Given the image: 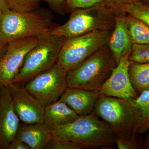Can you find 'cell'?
<instances>
[{
  "mask_svg": "<svg viewBox=\"0 0 149 149\" xmlns=\"http://www.w3.org/2000/svg\"><path fill=\"white\" fill-rule=\"evenodd\" d=\"M94 112L109 126L118 138H137L142 120L140 108L133 99H122L101 95Z\"/></svg>",
  "mask_w": 149,
  "mask_h": 149,
  "instance_id": "cell-1",
  "label": "cell"
},
{
  "mask_svg": "<svg viewBox=\"0 0 149 149\" xmlns=\"http://www.w3.org/2000/svg\"><path fill=\"white\" fill-rule=\"evenodd\" d=\"M53 139L72 141L85 148L110 147L117 139L111 128L93 111L80 116L67 125L58 126L52 130Z\"/></svg>",
  "mask_w": 149,
  "mask_h": 149,
  "instance_id": "cell-2",
  "label": "cell"
},
{
  "mask_svg": "<svg viewBox=\"0 0 149 149\" xmlns=\"http://www.w3.org/2000/svg\"><path fill=\"white\" fill-rule=\"evenodd\" d=\"M69 19L61 25H55L52 34L66 40L94 32L112 31L116 18L120 11L116 10L102 3L71 12Z\"/></svg>",
  "mask_w": 149,
  "mask_h": 149,
  "instance_id": "cell-3",
  "label": "cell"
},
{
  "mask_svg": "<svg viewBox=\"0 0 149 149\" xmlns=\"http://www.w3.org/2000/svg\"><path fill=\"white\" fill-rule=\"evenodd\" d=\"M117 65L107 45L67 72L68 88L98 91Z\"/></svg>",
  "mask_w": 149,
  "mask_h": 149,
  "instance_id": "cell-4",
  "label": "cell"
},
{
  "mask_svg": "<svg viewBox=\"0 0 149 149\" xmlns=\"http://www.w3.org/2000/svg\"><path fill=\"white\" fill-rule=\"evenodd\" d=\"M53 18L51 12L44 8L29 12H3L0 39L8 43L26 37H37L52 28Z\"/></svg>",
  "mask_w": 149,
  "mask_h": 149,
  "instance_id": "cell-5",
  "label": "cell"
},
{
  "mask_svg": "<svg viewBox=\"0 0 149 149\" xmlns=\"http://www.w3.org/2000/svg\"><path fill=\"white\" fill-rule=\"evenodd\" d=\"M36 45L27 54L13 83H25L35 75L56 63L66 39L52 34L50 30L37 37Z\"/></svg>",
  "mask_w": 149,
  "mask_h": 149,
  "instance_id": "cell-6",
  "label": "cell"
},
{
  "mask_svg": "<svg viewBox=\"0 0 149 149\" xmlns=\"http://www.w3.org/2000/svg\"><path fill=\"white\" fill-rule=\"evenodd\" d=\"M112 31L94 32L65 40L56 63L68 72L100 49L108 45Z\"/></svg>",
  "mask_w": 149,
  "mask_h": 149,
  "instance_id": "cell-7",
  "label": "cell"
},
{
  "mask_svg": "<svg viewBox=\"0 0 149 149\" xmlns=\"http://www.w3.org/2000/svg\"><path fill=\"white\" fill-rule=\"evenodd\" d=\"M67 72L56 63L25 83L24 87L45 107L59 100L68 88Z\"/></svg>",
  "mask_w": 149,
  "mask_h": 149,
  "instance_id": "cell-8",
  "label": "cell"
},
{
  "mask_svg": "<svg viewBox=\"0 0 149 149\" xmlns=\"http://www.w3.org/2000/svg\"><path fill=\"white\" fill-rule=\"evenodd\" d=\"M37 37H26L8 42L7 49L0 61V88L13 82L25 57L37 42Z\"/></svg>",
  "mask_w": 149,
  "mask_h": 149,
  "instance_id": "cell-9",
  "label": "cell"
},
{
  "mask_svg": "<svg viewBox=\"0 0 149 149\" xmlns=\"http://www.w3.org/2000/svg\"><path fill=\"white\" fill-rule=\"evenodd\" d=\"M7 87L14 109L22 123H44L45 107L42 104L19 83H12Z\"/></svg>",
  "mask_w": 149,
  "mask_h": 149,
  "instance_id": "cell-10",
  "label": "cell"
},
{
  "mask_svg": "<svg viewBox=\"0 0 149 149\" xmlns=\"http://www.w3.org/2000/svg\"><path fill=\"white\" fill-rule=\"evenodd\" d=\"M129 56L120 60L111 74L99 89L101 95L122 99H136L138 95L133 88L128 73Z\"/></svg>",
  "mask_w": 149,
  "mask_h": 149,
  "instance_id": "cell-11",
  "label": "cell"
},
{
  "mask_svg": "<svg viewBox=\"0 0 149 149\" xmlns=\"http://www.w3.org/2000/svg\"><path fill=\"white\" fill-rule=\"evenodd\" d=\"M20 120L13 106L8 88H0V149H8L15 136Z\"/></svg>",
  "mask_w": 149,
  "mask_h": 149,
  "instance_id": "cell-12",
  "label": "cell"
},
{
  "mask_svg": "<svg viewBox=\"0 0 149 149\" xmlns=\"http://www.w3.org/2000/svg\"><path fill=\"white\" fill-rule=\"evenodd\" d=\"M101 95L98 90L91 91L68 88L59 100L67 104L79 116H85L94 111Z\"/></svg>",
  "mask_w": 149,
  "mask_h": 149,
  "instance_id": "cell-13",
  "label": "cell"
},
{
  "mask_svg": "<svg viewBox=\"0 0 149 149\" xmlns=\"http://www.w3.org/2000/svg\"><path fill=\"white\" fill-rule=\"evenodd\" d=\"M15 138L24 142L30 149H47L53 139L52 130L44 123H20Z\"/></svg>",
  "mask_w": 149,
  "mask_h": 149,
  "instance_id": "cell-14",
  "label": "cell"
},
{
  "mask_svg": "<svg viewBox=\"0 0 149 149\" xmlns=\"http://www.w3.org/2000/svg\"><path fill=\"white\" fill-rule=\"evenodd\" d=\"M125 13L120 11L116 17L108 46L117 64L123 57L129 56L132 47L125 27Z\"/></svg>",
  "mask_w": 149,
  "mask_h": 149,
  "instance_id": "cell-15",
  "label": "cell"
},
{
  "mask_svg": "<svg viewBox=\"0 0 149 149\" xmlns=\"http://www.w3.org/2000/svg\"><path fill=\"white\" fill-rule=\"evenodd\" d=\"M67 104L60 100L45 107L44 123L52 130L71 123L79 117Z\"/></svg>",
  "mask_w": 149,
  "mask_h": 149,
  "instance_id": "cell-16",
  "label": "cell"
},
{
  "mask_svg": "<svg viewBox=\"0 0 149 149\" xmlns=\"http://www.w3.org/2000/svg\"><path fill=\"white\" fill-rule=\"evenodd\" d=\"M125 27L132 44H149V25L141 19L125 14Z\"/></svg>",
  "mask_w": 149,
  "mask_h": 149,
  "instance_id": "cell-17",
  "label": "cell"
},
{
  "mask_svg": "<svg viewBox=\"0 0 149 149\" xmlns=\"http://www.w3.org/2000/svg\"><path fill=\"white\" fill-rule=\"evenodd\" d=\"M129 77L138 95L149 89V63H131L128 68Z\"/></svg>",
  "mask_w": 149,
  "mask_h": 149,
  "instance_id": "cell-18",
  "label": "cell"
},
{
  "mask_svg": "<svg viewBox=\"0 0 149 149\" xmlns=\"http://www.w3.org/2000/svg\"><path fill=\"white\" fill-rule=\"evenodd\" d=\"M134 101L139 106L142 113L139 133H146L149 130V89L140 93Z\"/></svg>",
  "mask_w": 149,
  "mask_h": 149,
  "instance_id": "cell-19",
  "label": "cell"
},
{
  "mask_svg": "<svg viewBox=\"0 0 149 149\" xmlns=\"http://www.w3.org/2000/svg\"><path fill=\"white\" fill-rule=\"evenodd\" d=\"M118 10L141 19L149 25V6L143 3L121 6Z\"/></svg>",
  "mask_w": 149,
  "mask_h": 149,
  "instance_id": "cell-20",
  "label": "cell"
},
{
  "mask_svg": "<svg viewBox=\"0 0 149 149\" xmlns=\"http://www.w3.org/2000/svg\"><path fill=\"white\" fill-rule=\"evenodd\" d=\"M43 0H6L10 10L29 12L40 8Z\"/></svg>",
  "mask_w": 149,
  "mask_h": 149,
  "instance_id": "cell-21",
  "label": "cell"
},
{
  "mask_svg": "<svg viewBox=\"0 0 149 149\" xmlns=\"http://www.w3.org/2000/svg\"><path fill=\"white\" fill-rule=\"evenodd\" d=\"M128 58L133 63H149V44H133Z\"/></svg>",
  "mask_w": 149,
  "mask_h": 149,
  "instance_id": "cell-22",
  "label": "cell"
},
{
  "mask_svg": "<svg viewBox=\"0 0 149 149\" xmlns=\"http://www.w3.org/2000/svg\"><path fill=\"white\" fill-rule=\"evenodd\" d=\"M103 0H65V8L70 11L77 8L90 7L102 2Z\"/></svg>",
  "mask_w": 149,
  "mask_h": 149,
  "instance_id": "cell-23",
  "label": "cell"
},
{
  "mask_svg": "<svg viewBox=\"0 0 149 149\" xmlns=\"http://www.w3.org/2000/svg\"><path fill=\"white\" fill-rule=\"evenodd\" d=\"M82 145L72 141L53 139L48 145L47 149H82Z\"/></svg>",
  "mask_w": 149,
  "mask_h": 149,
  "instance_id": "cell-24",
  "label": "cell"
},
{
  "mask_svg": "<svg viewBox=\"0 0 149 149\" xmlns=\"http://www.w3.org/2000/svg\"><path fill=\"white\" fill-rule=\"evenodd\" d=\"M115 144L118 149H137L141 148V147L137 138L126 139L117 137Z\"/></svg>",
  "mask_w": 149,
  "mask_h": 149,
  "instance_id": "cell-25",
  "label": "cell"
},
{
  "mask_svg": "<svg viewBox=\"0 0 149 149\" xmlns=\"http://www.w3.org/2000/svg\"><path fill=\"white\" fill-rule=\"evenodd\" d=\"M102 3L105 5L117 10H118L119 7L123 5L142 3L141 0H103Z\"/></svg>",
  "mask_w": 149,
  "mask_h": 149,
  "instance_id": "cell-26",
  "label": "cell"
},
{
  "mask_svg": "<svg viewBox=\"0 0 149 149\" xmlns=\"http://www.w3.org/2000/svg\"><path fill=\"white\" fill-rule=\"evenodd\" d=\"M49 5L53 11L59 15L64 14L65 8V0H43Z\"/></svg>",
  "mask_w": 149,
  "mask_h": 149,
  "instance_id": "cell-27",
  "label": "cell"
},
{
  "mask_svg": "<svg viewBox=\"0 0 149 149\" xmlns=\"http://www.w3.org/2000/svg\"><path fill=\"white\" fill-rule=\"evenodd\" d=\"M8 149H30L24 142L15 138L9 145Z\"/></svg>",
  "mask_w": 149,
  "mask_h": 149,
  "instance_id": "cell-28",
  "label": "cell"
},
{
  "mask_svg": "<svg viewBox=\"0 0 149 149\" xmlns=\"http://www.w3.org/2000/svg\"><path fill=\"white\" fill-rule=\"evenodd\" d=\"M8 45V43L0 39V61L5 53Z\"/></svg>",
  "mask_w": 149,
  "mask_h": 149,
  "instance_id": "cell-29",
  "label": "cell"
},
{
  "mask_svg": "<svg viewBox=\"0 0 149 149\" xmlns=\"http://www.w3.org/2000/svg\"><path fill=\"white\" fill-rule=\"evenodd\" d=\"M10 10L6 0H0V10L3 12Z\"/></svg>",
  "mask_w": 149,
  "mask_h": 149,
  "instance_id": "cell-30",
  "label": "cell"
},
{
  "mask_svg": "<svg viewBox=\"0 0 149 149\" xmlns=\"http://www.w3.org/2000/svg\"><path fill=\"white\" fill-rule=\"evenodd\" d=\"M3 13V12L2 11L0 10V31H1V25Z\"/></svg>",
  "mask_w": 149,
  "mask_h": 149,
  "instance_id": "cell-31",
  "label": "cell"
},
{
  "mask_svg": "<svg viewBox=\"0 0 149 149\" xmlns=\"http://www.w3.org/2000/svg\"><path fill=\"white\" fill-rule=\"evenodd\" d=\"M141 1L143 4L146 5L149 3V0H141Z\"/></svg>",
  "mask_w": 149,
  "mask_h": 149,
  "instance_id": "cell-32",
  "label": "cell"
},
{
  "mask_svg": "<svg viewBox=\"0 0 149 149\" xmlns=\"http://www.w3.org/2000/svg\"><path fill=\"white\" fill-rule=\"evenodd\" d=\"M147 148L149 149V135L147 142Z\"/></svg>",
  "mask_w": 149,
  "mask_h": 149,
  "instance_id": "cell-33",
  "label": "cell"
},
{
  "mask_svg": "<svg viewBox=\"0 0 149 149\" xmlns=\"http://www.w3.org/2000/svg\"><path fill=\"white\" fill-rule=\"evenodd\" d=\"M146 5L148 6H149V3H148L147 4H146Z\"/></svg>",
  "mask_w": 149,
  "mask_h": 149,
  "instance_id": "cell-34",
  "label": "cell"
}]
</instances>
